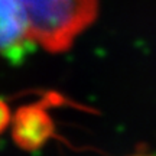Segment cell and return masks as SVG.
<instances>
[{
    "label": "cell",
    "instance_id": "obj_1",
    "mask_svg": "<svg viewBox=\"0 0 156 156\" xmlns=\"http://www.w3.org/2000/svg\"><path fill=\"white\" fill-rule=\"evenodd\" d=\"M29 16L34 41L49 52L67 51L94 22L98 0H19Z\"/></svg>",
    "mask_w": 156,
    "mask_h": 156
},
{
    "label": "cell",
    "instance_id": "obj_2",
    "mask_svg": "<svg viewBox=\"0 0 156 156\" xmlns=\"http://www.w3.org/2000/svg\"><path fill=\"white\" fill-rule=\"evenodd\" d=\"M49 103L39 101L19 107L12 119V137L22 151L35 152L55 136V123L48 112Z\"/></svg>",
    "mask_w": 156,
    "mask_h": 156
},
{
    "label": "cell",
    "instance_id": "obj_3",
    "mask_svg": "<svg viewBox=\"0 0 156 156\" xmlns=\"http://www.w3.org/2000/svg\"><path fill=\"white\" fill-rule=\"evenodd\" d=\"M30 42L35 41L23 5L19 0H0V56L22 54Z\"/></svg>",
    "mask_w": 156,
    "mask_h": 156
},
{
    "label": "cell",
    "instance_id": "obj_4",
    "mask_svg": "<svg viewBox=\"0 0 156 156\" xmlns=\"http://www.w3.org/2000/svg\"><path fill=\"white\" fill-rule=\"evenodd\" d=\"M12 119H13V116H12V112L7 106V103L0 98V134L12 124Z\"/></svg>",
    "mask_w": 156,
    "mask_h": 156
},
{
    "label": "cell",
    "instance_id": "obj_5",
    "mask_svg": "<svg viewBox=\"0 0 156 156\" xmlns=\"http://www.w3.org/2000/svg\"><path fill=\"white\" fill-rule=\"evenodd\" d=\"M129 156H156L155 153H151V152H136V153H132Z\"/></svg>",
    "mask_w": 156,
    "mask_h": 156
}]
</instances>
